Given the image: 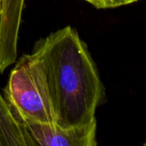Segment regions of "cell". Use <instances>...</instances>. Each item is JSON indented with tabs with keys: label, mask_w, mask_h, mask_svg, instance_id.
Segmentation results:
<instances>
[{
	"label": "cell",
	"mask_w": 146,
	"mask_h": 146,
	"mask_svg": "<svg viewBox=\"0 0 146 146\" xmlns=\"http://www.w3.org/2000/svg\"><path fill=\"white\" fill-rule=\"evenodd\" d=\"M98 9H115L124 5L131 4L140 0H84Z\"/></svg>",
	"instance_id": "6"
},
{
	"label": "cell",
	"mask_w": 146,
	"mask_h": 146,
	"mask_svg": "<svg viewBox=\"0 0 146 146\" xmlns=\"http://www.w3.org/2000/svg\"><path fill=\"white\" fill-rule=\"evenodd\" d=\"M0 146H33L27 131L12 115L0 94Z\"/></svg>",
	"instance_id": "4"
},
{
	"label": "cell",
	"mask_w": 146,
	"mask_h": 146,
	"mask_svg": "<svg viewBox=\"0 0 146 146\" xmlns=\"http://www.w3.org/2000/svg\"><path fill=\"white\" fill-rule=\"evenodd\" d=\"M3 98L12 115L21 124L25 121L56 123L45 74L33 53L25 54L16 62Z\"/></svg>",
	"instance_id": "2"
},
{
	"label": "cell",
	"mask_w": 146,
	"mask_h": 146,
	"mask_svg": "<svg viewBox=\"0 0 146 146\" xmlns=\"http://www.w3.org/2000/svg\"><path fill=\"white\" fill-rule=\"evenodd\" d=\"M0 8H1V0H0Z\"/></svg>",
	"instance_id": "7"
},
{
	"label": "cell",
	"mask_w": 146,
	"mask_h": 146,
	"mask_svg": "<svg viewBox=\"0 0 146 146\" xmlns=\"http://www.w3.org/2000/svg\"><path fill=\"white\" fill-rule=\"evenodd\" d=\"M33 146H96L97 120L81 126L62 127L56 123L25 121Z\"/></svg>",
	"instance_id": "3"
},
{
	"label": "cell",
	"mask_w": 146,
	"mask_h": 146,
	"mask_svg": "<svg viewBox=\"0 0 146 146\" xmlns=\"http://www.w3.org/2000/svg\"><path fill=\"white\" fill-rule=\"evenodd\" d=\"M25 0H1L0 38L15 41L19 37Z\"/></svg>",
	"instance_id": "5"
},
{
	"label": "cell",
	"mask_w": 146,
	"mask_h": 146,
	"mask_svg": "<svg viewBox=\"0 0 146 146\" xmlns=\"http://www.w3.org/2000/svg\"><path fill=\"white\" fill-rule=\"evenodd\" d=\"M33 53L41 62L49 88L56 123L62 127L96 120L104 99V86L86 44L70 26L36 42Z\"/></svg>",
	"instance_id": "1"
}]
</instances>
